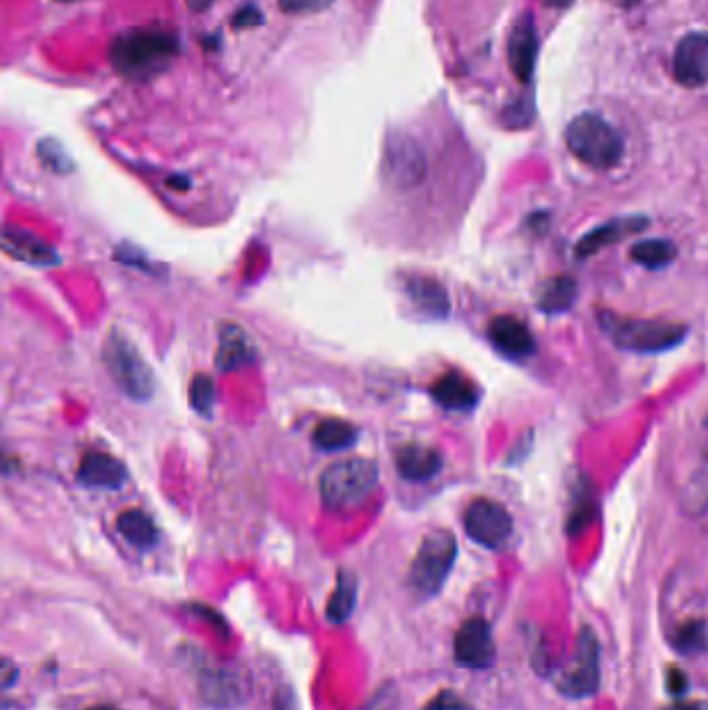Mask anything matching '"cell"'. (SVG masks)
I'll list each match as a JSON object with an SVG mask.
<instances>
[{
    "label": "cell",
    "instance_id": "1",
    "mask_svg": "<svg viewBox=\"0 0 708 710\" xmlns=\"http://www.w3.org/2000/svg\"><path fill=\"white\" fill-rule=\"evenodd\" d=\"M181 40L175 31L136 27L117 36L111 45V63L123 77L146 81L166 72L179 56Z\"/></svg>",
    "mask_w": 708,
    "mask_h": 710
},
{
    "label": "cell",
    "instance_id": "2",
    "mask_svg": "<svg viewBox=\"0 0 708 710\" xmlns=\"http://www.w3.org/2000/svg\"><path fill=\"white\" fill-rule=\"evenodd\" d=\"M600 329L611 337L617 347L634 354H662L678 347L687 334L685 325L669 320L628 318L615 312L598 314Z\"/></svg>",
    "mask_w": 708,
    "mask_h": 710
},
{
    "label": "cell",
    "instance_id": "3",
    "mask_svg": "<svg viewBox=\"0 0 708 710\" xmlns=\"http://www.w3.org/2000/svg\"><path fill=\"white\" fill-rule=\"evenodd\" d=\"M569 152L584 165L596 170H609L623 156V140L611 123L598 115H580L567 125Z\"/></svg>",
    "mask_w": 708,
    "mask_h": 710
},
{
    "label": "cell",
    "instance_id": "4",
    "mask_svg": "<svg viewBox=\"0 0 708 710\" xmlns=\"http://www.w3.org/2000/svg\"><path fill=\"white\" fill-rule=\"evenodd\" d=\"M455 557L457 541L448 530H434L426 534L407 573L409 591L418 598L437 596L447 582Z\"/></svg>",
    "mask_w": 708,
    "mask_h": 710
},
{
    "label": "cell",
    "instance_id": "5",
    "mask_svg": "<svg viewBox=\"0 0 708 710\" xmlns=\"http://www.w3.org/2000/svg\"><path fill=\"white\" fill-rule=\"evenodd\" d=\"M378 482V468L370 459H343L320 476V495L332 509H347L368 497Z\"/></svg>",
    "mask_w": 708,
    "mask_h": 710
},
{
    "label": "cell",
    "instance_id": "6",
    "mask_svg": "<svg viewBox=\"0 0 708 710\" xmlns=\"http://www.w3.org/2000/svg\"><path fill=\"white\" fill-rule=\"evenodd\" d=\"M104 362H106V368L111 370L113 379L117 380L118 386L129 397L143 402L152 395L154 380H152L150 368L136 352V347L129 341H125V337H121L118 332H113L106 339Z\"/></svg>",
    "mask_w": 708,
    "mask_h": 710
},
{
    "label": "cell",
    "instance_id": "7",
    "mask_svg": "<svg viewBox=\"0 0 708 710\" xmlns=\"http://www.w3.org/2000/svg\"><path fill=\"white\" fill-rule=\"evenodd\" d=\"M576 659L559 682V689L569 698H586L600 686V648L591 627H584L576 642Z\"/></svg>",
    "mask_w": 708,
    "mask_h": 710
},
{
    "label": "cell",
    "instance_id": "8",
    "mask_svg": "<svg viewBox=\"0 0 708 710\" xmlns=\"http://www.w3.org/2000/svg\"><path fill=\"white\" fill-rule=\"evenodd\" d=\"M464 528L473 543L498 548L505 545L514 532L511 514L493 498H476L466 509Z\"/></svg>",
    "mask_w": 708,
    "mask_h": 710
},
{
    "label": "cell",
    "instance_id": "9",
    "mask_svg": "<svg viewBox=\"0 0 708 710\" xmlns=\"http://www.w3.org/2000/svg\"><path fill=\"white\" fill-rule=\"evenodd\" d=\"M455 661L468 669H486L495 663V639L489 621L472 617L462 623L453 642Z\"/></svg>",
    "mask_w": 708,
    "mask_h": 710
},
{
    "label": "cell",
    "instance_id": "10",
    "mask_svg": "<svg viewBox=\"0 0 708 710\" xmlns=\"http://www.w3.org/2000/svg\"><path fill=\"white\" fill-rule=\"evenodd\" d=\"M673 75L685 88H700L708 81V36L690 34L678 45Z\"/></svg>",
    "mask_w": 708,
    "mask_h": 710
},
{
    "label": "cell",
    "instance_id": "11",
    "mask_svg": "<svg viewBox=\"0 0 708 710\" xmlns=\"http://www.w3.org/2000/svg\"><path fill=\"white\" fill-rule=\"evenodd\" d=\"M489 337L496 350L507 357H530L536 352L534 334L516 316H496L489 325Z\"/></svg>",
    "mask_w": 708,
    "mask_h": 710
},
{
    "label": "cell",
    "instance_id": "12",
    "mask_svg": "<svg viewBox=\"0 0 708 710\" xmlns=\"http://www.w3.org/2000/svg\"><path fill=\"white\" fill-rule=\"evenodd\" d=\"M507 56H509V65H511L514 75L520 79L521 84H528L534 73L536 56H539L536 27L530 15H526L520 24L514 27V31L509 36Z\"/></svg>",
    "mask_w": 708,
    "mask_h": 710
},
{
    "label": "cell",
    "instance_id": "13",
    "mask_svg": "<svg viewBox=\"0 0 708 710\" xmlns=\"http://www.w3.org/2000/svg\"><path fill=\"white\" fill-rule=\"evenodd\" d=\"M642 229H646V218H640V216H625V218L609 220V223L592 229L591 233H586L578 241L576 256L580 261L591 258L596 252L614 245L623 237L636 236Z\"/></svg>",
    "mask_w": 708,
    "mask_h": 710
},
{
    "label": "cell",
    "instance_id": "14",
    "mask_svg": "<svg viewBox=\"0 0 708 710\" xmlns=\"http://www.w3.org/2000/svg\"><path fill=\"white\" fill-rule=\"evenodd\" d=\"M77 480L90 489L117 491L127 480V470L118 459L111 457L109 453L90 451L88 455H84V459L79 464Z\"/></svg>",
    "mask_w": 708,
    "mask_h": 710
},
{
    "label": "cell",
    "instance_id": "15",
    "mask_svg": "<svg viewBox=\"0 0 708 710\" xmlns=\"http://www.w3.org/2000/svg\"><path fill=\"white\" fill-rule=\"evenodd\" d=\"M387 170L397 183H414L422 177L425 159L412 140L397 138L387 148Z\"/></svg>",
    "mask_w": 708,
    "mask_h": 710
},
{
    "label": "cell",
    "instance_id": "16",
    "mask_svg": "<svg viewBox=\"0 0 708 710\" xmlns=\"http://www.w3.org/2000/svg\"><path fill=\"white\" fill-rule=\"evenodd\" d=\"M395 464L405 480L422 482V480H428L441 472L443 455L432 447H425V445H405L397 451Z\"/></svg>",
    "mask_w": 708,
    "mask_h": 710
},
{
    "label": "cell",
    "instance_id": "17",
    "mask_svg": "<svg viewBox=\"0 0 708 710\" xmlns=\"http://www.w3.org/2000/svg\"><path fill=\"white\" fill-rule=\"evenodd\" d=\"M434 402L453 411L472 409L478 402V391L470 379L459 372H447L432 384Z\"/></svg>",
    "mask_w": 708,
    "mask_h": 710
},
{
    "label": "cell",
    "instance_id": "18",
    "mask_svg": "<svg viewBox=\"0 0 708 710\" xmlns=\"http://www.w3.org/2000/svg\"><path fill=\"white\" fill-rule=\"evenodd\" d=\"M407 293L412 302L420 309H425L428 316L445 318L448 312V297L443 284L437 283L434 279L426 277H414L407 281Z\"/></svg>",
    "mask_w": 708,
    "mask_h": 710
},
{
    "label": "cell",
    "instance_id": "19",
    "mask_svg": "<svg viewBox=\"0 0 708 710\" xmlns=\"http://www.w3.org/2000/svg\"><path fill=\"white\" fill-rule=\"evenodd\" d=\"M117 530L127 543L150 548L159 543V528L142 509H127L117 518Z\"/></svg>",
    "mask_w": 708,
    "mask_h": 710
},
{
    "label": "cell",
    "instance_id": "20",
    "mask_svg": "<svg viewBox=\"0 0 708 710\" xmlns=\"http://www.w3.org/2000/svg\"><path fill=\"white\" fill-rule=\"evenodd\" d=\"M578 297V284L566 275L553 277L541 287L539 295V308L546 314H564L576 304Z\"/></svg>",
    "mask_w": 708,
    "mask_h": 710
},
{
    "label": "cell",
    "instance_id": "21",
    "mask_svg": "<svg viewBox=\"0 0 708 710\" xmlns=\"http://www.w3.org/2000/svg\"><path fill=\"white\" fill-rule=\"evenodd\" d=\"M355 600H357V582L352 573L341 571L337 578V586L332 591L329 607H327L329 621L345 623L354 613Z\"/></svg>",
    "mask_w": 708,
    "mask_h": 710
},
{
    "label": "cell",
    "instance_id": "22",
    "mask_svg": "<svg viewBox=\"0 0 708 710\" xmlns=\"http://www.w3.org/2000/svg\"><path fill=\"white\" fill-rule=\"evenodd\" d=\"M675 245L669 239H646V241H637L636 245L632 248L630 256L632 261L648 268V270H661L667 268L671 262L675 261Z\"/></svg>",
    "mask_w": 708,
    "mask_h": 710
},
{
    "label": "cell",
    "instance_id": "23",
    "mask_svg": "<svg viewBox=\"0 0 708 710\" xmlns=\"http://www.w3.org/2000/svg\"><path fill=\"white\" fill-rule=\"evenodd\" d=\"M357 439V428L345 420H325L314 430V443L323 451H343L352 447Z\"/></svg>",
    "mask_w": 708,
    "mask_h": 710
},
{
    "label": "cell",
    "instance_id": "24",
    "mask_svg": "<svg viewBox=\"0 0 708 710\" xmlns=\"http://www.w3.org/2000/svg\"><path fill=\"white\" fill-rule=\"evenodd\" d=\"M252 350L245 334L237 327H227L220 332V350H218V366L223 370H231L245 362H250Z\"/></svg>",
    "mask_w": 708,
    "mask_h": 710
},
{
    "label": "cell",
    "instance_id": "25",
    "mask_svg": "<svg viewBox=\"0 0 708 710\" xmlns=\"http://www.w3.org/2000/svg\"><path fill=\"white\" fill-rule=\"evenodd\" d=\"M673 644L684 655H696L708 648V627L703 619H690L675 632Z\"/></svg>",
    "mask_w": 708,
    "mask_h": 710
},
{
    "label": "cell",
    "instance_id": "26",
    "mask_svg": "<svg viewBox=\"0 0 708 710\" xmlns=\"http://www.w3.org/2000/svg\"><path fill=\"white\" fill-rule=\"evenodd\" d=\"M4 243H13L15 245V258H22L24 256V261H29V262H36V264H40V262H50V258L54 256V252L50 250V248H47L45 243H40L38 239H34V237L29 236H24L22 231H15V239L13 237L4 236Z\"/></svg>",
    "mask_w": 708,
    "mask_h": 710
},
{
    "label": "cell",
    "instance_id": "27",
    "mask_svg": "<svg viewBox=\"0 0 708 710\" xmlns=\"http://www.w3.org/2000/svg\"><path fill=\"white\" fill-rule=\"evenodd\" d=\"M189 400L195 411L208 416L213 409L214 403V382L211 377L206 375H198L195 379L191 380L189 386Z\"/></svg>",
    "mask_w": 708,
    "mask_h": 710
},
{
    "label": "cell",
    "instance_id": "28",
    "mask_svg": "<svg viewBox=\"0 0 708 710\" xmlns=\"http://www.w3.org/2000/svg\"><path fill=\"white\" fill-rule=\"evenodd\" d=\"M38 154L42 159L45 165L50 166L52 170H59V173H65L72 168V163L63 150V145L54 140H45L38 145Z\"/></svg>",
    "mask_w": 708,
    "mask_h": 710
},
{
    "label": "cell",
    "instance_id": "29",
    "mask_svg": "<svg viewBox=\"0 0 708 710\" xmlns=\"http://www.w3.org/2000/svg\"><path fill=\"white\" fill-rule=\"evenodd\" d=\"M332 0H279V7L289 15H307L325 11Z\"/></svg>",
    "mask_w": 708,
    "mask_h": 710
},
{
    "label": "cell",
    "instance_id": "30",
    "mask_svg": "<svg viewBox=\"0 0 708 710\" xmlns=\"http://www.w3.org/2000/svg\"><path fill=\"white\" fill-rule=\"evenodd\" d=\"M231 24L236 25L237 29L256 27V25L264 24V17H262V11L256 4H245L233 15Z\"/></svg>",
    "mask_w": 708,
    "mask_h": 710
},
{
    "label": "cell",
    "instance_id": "31",
    "mask_svg": "<svg viewBox=\"0 0 708 710\" xmlns=\"http://www.w3.org/2000/svg\"><path fill=\"white\" fill-rule=\"evenodd\" d=\"M425 710H468V707L453 692H441Z\"/></svg>",
    "mask_w": 708,
    "mask_h": 710
},
{
    "label": "cell",
    "instance_id": "32",
    "mask_svg": "<svg viewBox=\"0 0 708 710\" xmlns=\"http://www.w3.org/2000/svg\"><path fill=\"white\" fill-rule=\"evenodd\" d=\"M667 687H669V692H671L673 696H682V694H685V689H687V677H685V673L682 669H678V667L669 669V675H667Z\"/></svg>",
    "mask_w": 708,
    "mask_h": 710
},
{
    "label": "cell",
    "instance_id": "33",
    "mask_svg": "<svg viewBox=\"0 0 708 710\" xmlns=\"http://www.w3.org/2000/svg\"><path fill=\"white\" fill-rule=\"evenodd\" d=\"M275 709L277 710H298V702H295V696L293 692L289 689H281L275 698Z\"/></svg>",
    "mask_w": 708,
    "mask_h": 710
},
{
    "label": "cell",
    "instance_id": "34",
    "mask_svg": "<svg viewBox=\"0 0 708 710\" xmlns=\"http://www.w3.org/2000/svg\"><path fill=\"white\" fill-rule=\"evenodd\" d=\"M213 4L214 0H188L189 11H193V13H204Z\"/></svg>",
    "mask_w": 708,
    "mask_h": 710
},
{
    "label": "cell",
    "instance_id": "35",
    "mask_svg": "<svg viewBox=\"0 0 708 710\" xmlns=\"http://www.w3.org/2000/svg\"><path fill=\"white\" fill-rule=\"evenodd\" d=\"M17 673L13 671V664L9 663V661H4L2 663V686L9 687L11 684H13V677H15Z\"/></svg>",
    "mask_w": 708,
    "mask_h": 710
},
{
    "label": "cell",
    "instance_id": "36",
    "mask_svg": "<svg viewBox=\"0 0 708 710\" xmlns=\"http://www.w3.org/2000/svg\"><path fill=\"white\" fill-rule=\"evenodd\" d=\"M673 710H708V702H705V700L684 702V705H680V707H675Z\"/></svg>",
    "mask_w": 708,
    "mask_h": 710
},
{
    "label": "cell",
    "instance_id": "37",
    "mask_svg": "<svg viewBox=\"0 0 708 710\" xmlns=\"http://www.w3.org/2000/svg\"><path fill=\"white\" fill-rule=\"evenodd\" d=\"M546 7H553V9H567L573 0H543Z\"/></svg>",
    "mask_w": 708,
    "mask_h": 710
},
{
    "label": "cell",
    "instance_id": "38",
    "mask_svg": "<svg viewBox=\"0 0 708 710\" xmlns=\"http://www.w3.org/2000/svg\"><path fill=\"white\" fill-rule=\"evenodd\" d=\"M611 2L619 4V7H625V9H630V7H636L640 0H611Z\"/></svg>",
    "mask_w": 708,
    "mask_h": 710
},
{
    "label": "cell",
    "instance_id": "39",
    "mask_svg": "<svg viewBox=\"0 0 708 710\" xmlns=\"http://www.w3.org/2000/svg\"><path fill=\"white\" fill-rule=\"evenodd\" d=\"M88 710H121L117 709V707H111V705H98V707H92V709Z\"/></svg>",
    "mask_w": 708,
    "mask_h": 710
},
{
    "label": "cell",
    "instance_id": "40",
    "mask_svg": "<svg viewBox=\"0 0 708 710\" xmlns=\"http://www.w3.org/2000/svg\"><path fill=\"white\" fill-rule=\"evenodd\" d=\"M56 2H77V0H56Z\"/></svg>",
    "mask_w": 708,
    "mask_h": 710
}]
</instances>
